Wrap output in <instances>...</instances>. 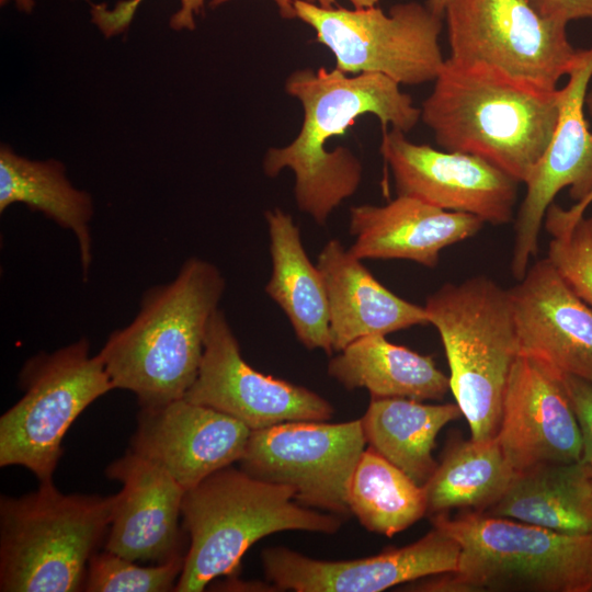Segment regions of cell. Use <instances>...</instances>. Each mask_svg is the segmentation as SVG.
Returning a JSON list of instances; mask_svg holds the SVG:
<instances>
[{"mask_svg":"<svg viewBox=\"0 0 592 592\" xmlns=\"http://www.w3.org/2000/svg\"><path fill=\"white\" fill-rule=\"evenodd\" d=\"M547 259L572 291L592 307V216L553 236Z\"/></svg>","mask_w":592,"mask_h":592,"instance_id":"obj_30","label":"cell"},{"mask_svg":"<svg viewBox=\"0 0 592 592\" xmlns=\"http://www.w3.org/2000/svg\"><path fill=\"white\" fill-rule=\"evenodd\" d=\"M250 434L239 420L181 398L140 408L129 449L164 469L186 491L239 462Z\"/></svg>","mask_w":592,"mask_h":592,"instance_id":"obj_17","label":"cell"},{"mask_svg":"<svg viewBox=\"0 0 592 592\" xmlns=\"http://www.w3.org/2000/svg\"><path fill=\"white\" fill-rule=\"evenodd\" d=\"M185 557L164 563L143 566L103 549L88 563L86 592H167L174 591Z\"/></svg>","mask_w":592,"mask_h":592,"instance_id":"obj_29","label":"cell"},{"mask_svg":"<svg viewBox=\"0 0 592 592\" xmlns=\"http://www.w3.org/2000/svg\"><path fill=\"white\" fill-rule=\"evenodd\" d=\"M264 217L272 260L265 292L281 307L306 349L331 355L329 305L322 274L311 263L291 214L275 207L266 210Z\"/></svg>","mask_w":592,"mask_h":592,"instance_id":"obj_22","label":"cell"},{"mask_svg":"<svg viewBox=\"0 0 592 592\" xmlns=\"http://www.w3.org/2000/svg\"><path fill=\"white\" fill-rule=\"evenodd\" d=\"M516 473L497 437L452 440L441 463L422 485L428 512H486L504 494Z\"/></svg>","mask_w":592,"mask_h":592,"instance_id":"obj_27","label":"cell"},{"mask_svg":"<svg viewBox=\"0 0 592 592\" xmlns=\"http://www.w3.org/2000/svg\"><path fill=\"white\" fill-rule=\"evenodd\" d=\"M225 289L219 269L197 257L185 260L169 283L148 288L135 318L111 332L98 353L114 389L133 392L140 408L184 398Z\"/></svg>","mask_w":592,"mask_h":592,"instance_id":"obj_3","label":"cell"},{"mask_svg":"<svg viewBox=\"0 0 592 592\" xmlns=\"http://www.w3.org/2000/svg\"><path fill=\"white\" fill-rule=\"evenodd\" d=\"M337 0H312V2L323 7V8H330L335 3ZM354 8H369L375 7L379 0H349Z\"/></svg>","mask_w":592,"mask_h":592,"instance_id":"obj_36","label":"cell"},{"mask_svg":"<svg viewBox=\"0 0 592 592\" xmlns=\"http://www.w3.org/2000/svg\"><path fill=\"white\" fill-rule=\"evenodd\" d=\"M105 474L119 481L104 549L139 563H164L185 557L189 542L181 506L185 489L164 469L129 448Z\"/></svg>","mask_w":592,"mask_h":592,"instance_id":"obj_18","label":"cell"},{"mask_svg":"<svg viewBox=\"0 0 592 592\" xmlns=\"http://www.w3.org/2000/svg\"><path fill=\"white\" fill-rule=\"evenodd\" d=\"M399 86L380 73L346 75L323 67L299 69L286 79V93L303 107V124L291 144L267 150L263 170L273 178L289 169L295 177L298 209L318 225L323 226L331 213L357 191L363 171L349 148L327 150V141L344 135L364 114L375 115L384 130L391 125L405 134L421 119V109Z\"/></svg>","mask_w":592,"mask_h":592,"instance_id":"obj_1","label":"cell"},{"mask_svg":"<svg viewBox=\"0 0 592 592\" xmlns=\"http://www.w3.org/2000/svg\"><path fill=\"white\" fill-rule=\"evenodd\" d=\"M348 503L365 528L388 537L428 513L423 486L372 447L365 448L354 469Z\"/></svg>","mask_w":592,"mask_h":592,"instance_id":"obj_28","label":"cell"},{"mask_svg":"<svg viewBox=\"0 0 592 592\" xmlns=\"http://www.w3.org/2000/svg\"><path fill=\"white\" fill-rule=\"evenodd\" d=\"M520 354L592 383V307L546 258L509 288Z\"/></svg>","mask_w":592,"mask_h":592,"instance_id":"obj_19","label":"cell"},{"mask_svg":"<svg viewBox=\"0 0 592 592\" xmlns=\"http://www.w3.org/2000/svg\"><path fill=\"white\" fill-rule=\"evenodd\" d=\"M561 89L557 124L544 155L524 183L526 194L514 224L511 271L521 280L528 261L537 254L538 236L548 207L565 187L577 203L592 192V130L584 116L588 86L592 78V46Z\"/></svg>","mask_w":592,"mask_h":592,"instance_id":"obj_14","label":"cell"},{"mask_svg":"<svg viewBox=\"0 0 592 592\" xmlns=\"http://www.w3.org/2000/svg\"><path fill=\"white\" fill-rule=\"evenodd\" d=\"M297 19L316 32V41L334 56L346 75L380 73L399 84L434 81L445 58L440 46L443 18L419 2L397 3L385 13L369 8H323L293 1Z\"/></svg>","mask_w":592,"mask_h":592,"instance_id":"obj_9","label":"cell"},{"mask_svg":"<svg viewBox=\"0 0 592 592\" xmlns=\"http://www.w3.org/2000/svg\"><path fill=\"white\" fill-rule=\"evenodd\" d=\"M143 0L118 1L112 9L105 3L91 5L92 22L105 37L124 32L130 24L135 12ZM205 0H180V9L171 16L170 26L175 31L195 29L194 16L200 14Z\"/></svg>","mask_w":592,"mask_h":592,"instance_id":"obj_31","label":"cell"},{"mask_svg":"<svg viewBox=\"0 0 592 592\" xmlns=\"http://www.w3.org/2000/svg\"><path fill=\"white\" fill-rule=\"evenodd\" d=\"M496 437L516 471L580 462L581 435L561 375L520 354L508 379Z\"/></svg>","mask_w":592,"mask_h":592,"instance_id":"obj_16","label":"cell"},{"mask_svg":"<svg viewBox=\"0 0 592 592\" xmlns=\"http://www.w3.org/2000/svg\"><path fill=\"white\" fill-rule=\"evenodd\" d=\"M386 335H367L339 351L328 364V374L346 389L366 388L375 398L442 400L449 377L433 358L390 343Z\"/></svg>","mask_w":592,"mask_h":592,"instance_id":"obj_24","label":"cell"},{"mask_svg":"<svg viewBox=\"0 0 592 592\" xmlns=\"http://www.w3.org/2000/svg\"><path fill=\"white\" fill-rule=\"evenodd\" d=\"M560 100L561 89L446 58L421 119L444 150L479 157L525 183L550 143Z\"/></svg>","mask_w":592,"mask_h":592,"instance_id":"obj_2","label":"cell"},{"mask_svg":"<svg viewBox=\"0 0 592 592\" xmlns=\"http://www.w3.org/2000/svg\"><path fill=\"white\" fill-rule=\"evenodd\" d=\"M585 107L592 117V89L587 93ZM591 203L592 192L585 200L580 203H576L569 209H565L553 203L548 207L544 219L546 230L550 234V236L566 231L573 225V223H576L577 219L584 215Z\"/></svg>","mask_w":592,"mask_h":592,"instance_id":"obj_34","label":"cell"},{"mask_svg":"<svg viewBox=\"0 0 592 592\" xmlns=\"http://www.w3.org/2000/svg\"><path fill=\"white\" fill-rule=\"evenodd\" d=\"M9 0H0L1 4L7 3ZM20 11L31 13L34 7V0H14Z\"/></svg>","mask_w":592,"mask_h":592,"instance_id":"obj_38","label":"cell"},{"mask_svg":"<svg viewBox=\"0 0 592 592\" xmlns=\"http://www.w3.org/2000/svg\"><path fill=\"white\" fill-rule=\"evenodd\" d=\"M561 378L581 435V462L592 467V383L573 375Z\"/></svg>","mask_w":592,"mask_h":592,"instance_id":"obj_32","label":"cell"},{"mask_svg":"<svg viewBox=\"0 0 592 592\" xmlns=\"http://www.w3.org/2000/svg\"><path fill=\"white\" fill-rule=\"evenodd\" d=\"M230 0H210L209 1V4L210 7L215 8V7H218L223 3H226ZM276 4V7L278 8V12L281 14L282 18L284 19H295L296 15H295V10H294V5H293V1L294 0H273Z\"/></svg>","mask_w":592,"mask_h":592,"instance_id":"obj_35","label":"cell"},{"mask_svg":"<svg viewBox=\"0 0 592 592\" xmlns=\"http://www.w3.org/2000/svg\"><path fill=\"white\" fill-rule=\"evenodd\" d=\"M559 533H592V467L547 463L516 473L504 494L486 512Z\"/></svg>","mask_w":592,"mask_h":592,"instance_id":"obj_23","label":"cell"},{"mask_svg":"<svg viewBox=\"0 0 592 592\" xmlns=\"http://www.w3.org/2000/svg\"><path fill=\"white\" fill-rule=\"evenodd\" d=\"M460 546L443 530L378 555L353 560H319L284 547L263 550L266 578L296 592H379L401 583L453 572Z\"/></svg>","mask_w":592,"mask_h":592,"instance_id":"obj_15","label":"cell"},{"mask_svg":"<svg viewBox=\"0 0 592 592\" xmlns=\"http://www.w3.org/2000/svg\"><path fill=\"white\" fill-rule=\"evenodd\" d=\"M338 239L329 240L318 254L325 280L330 338L333 352L367 335H387L429 323L424 307L386 288Z\"/></svg>","mask_w":592,"mask_h":592,"instance_id":"obj_21","label":"cell"},{"mask_svg":"<svg viewBox=\"0 0 592 592\" xmlns=\"http://www.w3.org/2000/svg\"><path fill=\"white\" fill-rule=\"evenodd\" d=\"M118 493H62L53 480L0 499V591H83L88 563L105 540Z\"/></svg>","mask_w":592,"mask_h":592,"instance_id":"obj_6","label":"cell"},{"mask_svg":"<svg viewBox=\"0 0 592 592\" xmlns=\"http://www.w3.org/2000/svg\"><path fill=\"white\" fill-rule=\"evenodd\" d=\"M447 2L448 0H428L425 5L435 15L443 18Z\"/></svg>","mask_w":592,"mask_h":592,"instance_id":"obj_37","label":"cell"},{"mask_svg":"<svg viewBox=\"0 0 592 592\" xmlns=\"http://www.w3.org/2000/svg\"><path fill=\"white\" fill-rule=\"evenodd\" d=\"M462 415L457 403L372 397L361 422L369 447L423 485L439 465L432 454L437 434Z\"/></svg>","mask_w":592,"mask_h":592,"instance_id":"obj_26","label":"cell"},{"mask_svg":"<svg viewBox=\"0 0 592 592\" xmlns=\"http://www.w3.org/2000/svg\"><path fill=\"white\" fill-rule=\"evenodd\" d=\"M544 18L568 24L570 21L592 19V0H528Z\"/></svg>","mask_w":592,"mask_h":592,"instance_id":"obj_33","label":"cell"},{"mask_svg":"<svg viewBox=\"0 0 592 592\" xmlns=\"http://www.w3.org/2000/svg\"><path fill=\"white\" fill-rule=\"evenodd\" d=\"M15 203L25 204L31 209L41 212L73 234L86 281L92 264L90 221L93 216V202L87 192L71 185L64 164L56 160H30L2 146L0 213Z\"/></svg>","mask_w":592,"mask_h":592,"instance_id":"obj_25","label":"cell"},{"mask_svg":"<svg viewBox=\"0 0 592 592\" xmlns=\"http://www.w3.org/2000/svg\"><path fill=\"white\" fill-rule=\"evenodd\" d=\"M181 515L189 546L177 592H201L216 577L235 573L246 551L267 535L334 534L341 526L338 514L303 506L292 487L231 466L186 490Z\"/></svg>","mask_w":592,"mask_h":592,"instance_id":"obj_5","label":"cell"},{"mask_svg":"<svg viewBox=\"0 0 592 592\" xmlns=\"http://www.w3.org/2000/svg\"><path fill=\"white\" fill-rule=\"evenodd\" d=\"M483 224L471 214L397 195L385 205L351 207L349 231L354 242L349 250L361 260L401 259L435 267L443 249L474 237Z\"/></svg>","mask_w":592,"mask_h":592,"instance_id":"obj_20","label":"cell"},{"mask_svg":"<svg viewBox=\"0 0 592 592\" xmlns=\"http://www.w3.org/2000/svg\"><path fill=\"white\" fill-rule=\"evenodd\" d=\"M440 333L449 386L471 439L496 437L520 345L509 289L478 275L446 283L423 306Z\"/></svg>","mask_w":592,"mask_h":592,"instance_id":"obj_7","label":"cell"},{"mask_svg":"<svg viewBox=\"0 0 592 592\" xmlns=\"http://www.w3.org/2000/svg\"><path fill=\"white\" fill-rule=\"evenodd\" d=\"M366 440L362 422H284L251 431L240 468L259 479L289 486L308 508L350 513L349 486Z\"/></svg>","mask_w":592,"mask_h":592,"instance_id":"obj_11","label":"cell"},{"mask_svg":"<svg viewBox=\"0 0 592 592\" xmlns=\"http://www.w3.org/2000/svg\"><path fill=\"white\" fill-rule=\"evenodd\" d=\"M449 57L482 64L547 89H558L581 58L567 24L542 16L528 0H448L444 16Z\"/></svg>","mask_w":592,"mask_h":592,"instance_id":"obj_10","label":"cell"},{"mask_svg":"<svg viewBox=\"0 0 592 592\" xmlns=\"http://www.w3.org/2000/svg\"><path fill=\"white\" fill-rule=\"evenodd\" d=\"M432 524L459 544L458 566L412 591L592 592V533H559L475 511L437 513Z\"/></svg>","mask_w":592,"mask_h":592,"instance_id":"obj_4","label":"cell"},{"mask_svg":"<svg viewBox=\"0 0 592 592\" xmlns=\"http://www.w3.org/2000/svg\"><path fill=\"white\" fill-rule=\"evenodd\" d=\"M19 384L23 396L0 418V466H23L39 482L52 481L68 429L113 384L87 338L30 357Z\"/></svg>","mask_w":592,"mask_h":592,"instance_id":"obj_8","label":"cell"},{"mask_svg":"<svg viewBox=\"0 0 592 592\" xmlns=\"http://www.w3.org/2000/svg\"><path fill=\"white\" fill-rule=\"evenodd\" d=\"M184 399L226 413L251 431L284 422L328 421L334 412L317 392L250 366L219 308L208 322L198 374Z\"/></svg>","mask_w":592,"mask_h":592,"instance_id":"obj_12","label":"cell"},{"mask_svg":"<svg viewBox=\"0 0 592 592\" xmlns=\"http://www.w3.org/2000/svg\"><path fill=\"white\" fill-rule=\"evenodd\" d=\"M380 153L397 195L496 226L513 219L520 183L479 157L412 143L398 129L384 130Z\"/></svg>","mask_w":592,"mask_h":592,"instance_id":"obj_13","label":"cell"}]
</instances>
